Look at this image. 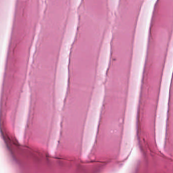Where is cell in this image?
Here are the masks:
<instances>
[{
	"label": "cell",
	"instance_id": "1",
	"mask_svg": "<svg viewBox=\"0 0 173 173\" xmlns=\"http://www.w3.org/2000/svg\"><path fill=\"white\" fill-rule=\"evenodd\" d=\"M45 0H15L11 31L1 51L0 96L8 109L28 103V80Z\"/></svg>",
	"mask_w": 173,
	"mask_h": 173
}]
</instances>
